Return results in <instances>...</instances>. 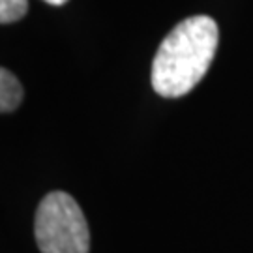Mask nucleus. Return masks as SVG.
Listing matches in <instances>:
<instances>
[{
  "mask_svg": "<svg viewBox=\"0 0 253 253\" xmlns=\"http://www.w3.org/2000/svg\"><path fill=\"white\" fill-rule=\"evenodd\" d=\"M219 42L216 21L208 15L184 19L158 47L152 86L163 98H180L197 84L214 60Z\"/></svg>",
  "mask_w": 253,
  "mask_h": 253,
  "instance_id": "nucleus-1",
  "label": "nucleus"
},
{
  "mask_svg": "<svg viewBox=\"0 0 253 253\" xmlns=\"http://www.w3.org/2000/svg\"><path fill=\"white\" fill-rule=\"evenodd\" d=\"M42 253H88L90 231L77 201L66 191L45 195L36 210L34 223Z\"/></svg>",
  "mask_w": 253,
  "mask_h": 253,
  "instance_id": "nucleus-2",
  "label": "nucleus"
},
{
  "mask_svg": "<svg viewBox=\"0 0 253 253\" xmlns=\"http://www.w3.org/2000/svg\"><path fill=\"white\" fill-rule=\"evenodd\" d=\"M23 100V86L17 81L13 73L2 68L0 70V111L2 113H11L19 107Z\"/></svg>",
  "mask_w": 253,
  "mask_h": 253,
  "instance_id": "nucleus-3",
  "label": "nucleus"
},
{
  "mask_svg": "<svg viewBox=\"0 0 253 253\" xmlns=\"http://www.w3.org/2000/svg\"><path fill=\"white\" fill-rule=\"evenodd\" d=\"M28 0H0V23H15L27 13Z\"/></svg>",
  "mask_w": 253,
  "mask_h": 253,
  "instance_id": "nucleus-4",
  "label": "nucleus"
},
{
  "mask_svg": "<svg viewBox=\"0 0 253 253\" xmlns=\"http://www.w3.org/2000/svg\"><path fill=\"white\" fill-rule=\"evenodd\" d=\"M47 4H51V6H62V4H66L68 0H45Z\"/></svg>",
  "mask_w": 253,
  "mask_h": 253,
  "instance_id": "nucleus-5",
  "label": "nucleus"
}]
</instances>
